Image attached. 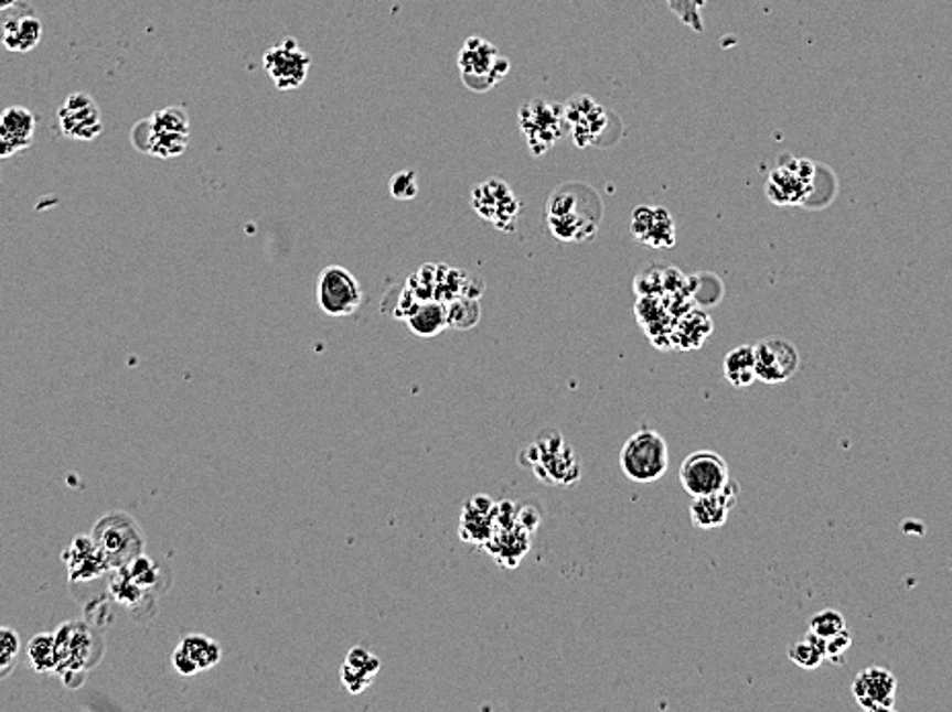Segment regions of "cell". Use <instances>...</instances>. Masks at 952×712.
<instances>
[{
	"instance_id": "cell-15",
	"label": "cell",
	"mask_w": 952,
	"mask_h": 712,
	"mask_svg": "<svg viewBox=\"0 0 952 712\" xmlns=\"http://www.w3.org/2000/svg\"><path fill=\"white\" fill-rule=\"evenodd\" d=\"M756 376L763 385L789 382L801 368L799 349L787 339H763L753 345Z\"/></svg>"
},
{
	"instance_id": "cell-9",
	"label": "cell",
	"mask_w": 952,
	"mask_h": 712,
	"mask_svg": "<svg viewBox=\"0 0 952 712\" xmlns=\"http://www.w3.org/2000/svg\"><path fill=\"white\" fill-rule=\"evenodd\" d=\"M815 164L801 157L780 159L766 183V195L777 206H801L813 192Z\"/></svg>"
},
{
	"instance_id": "cell-35",
	"label": "cell",
	"mask_w": 952,
	"mask_h": 712,
	"mask_svg": "<svg viewBox=\"0 0 952 712\" xmlns=\"http://www.w3.org/2000/svg\"><path fill=\"white\" fill-rule=\"evenodd\" d=\"M17 655H19V637L15 630L0 626V676L13 668Z\"/></svg>"
},
{
	"instance_id": "cell-14",
	"label": "cell",
	"mask_w": 952,
	"mask_h": 712,
	"mask_svg": "<svg viewBox=\"0 0 952 712\" xmlns=\"http://www.w3.org/2000/svg\"><path fill=\"white\" fill-rule=\"evenodd\" d=\"M44 35V25L33 7L23 0L0 11V45L13 54H28L35 50Z\"/></svg>"
},
{
	"instance_id": "cell-34",
	"label": "cell",
	"mask_w": 952,
	"mask_h": 712,
	"mask_svg": "<svg viewBox=\"0 0 952 712\" xmlns=\"http://www.w3.org/2000/svg\"><path fill=\"white\" fill-rule=\"evenodd\" d=\"M419 193V181L415 171H400L395 177L391 179V195L398 202H409L415 199Z\"/></svg>"
},
{
	"instance_id": "cell-30",
	"label": "cell",
	"mask_w": 952,
	"mask_h": 712,
	"mask_svg": "<svg viewBox=\"0 0 952 712\" xmlns=\"http://www.w3.org/2000/svg\"><path fill=\"white\" fill-rule=\"evenodd\" d=\"M28 655H30L31 668L38 673H47V671H56L58 668V651H56V637L40 633L31 638L28 645Z\"/></svg>"
},
{
	"instance_id": "cell-37",
	"label": "cell",
	"mask_w": 952,
	"mask_h": 712,
	"mask_svg": "<svg viewBox=\"0 0 952 712\" xmlns=\"http://www.w3.org/2000/svg\"><path fill=\"white\" fill-rule=\"evenodd\" d=\"M17 2H21V0H0V11H4V9H9V7H13Z\"/></svg>"
},
{
	"instance_id": "cell-23",
	"label": "cell",
	"mask_w": 952,
	"mask_h": 712,
	"mask_svg": "<svg viewBox=\"0 0 952 712\" xmlns=\"http://www.w3.org/2000/svg\"><path fill=\"white\" fill-rule=\"evenodd\" d=\"M35 134V118L25 107H7L0 114V159L30 149Z\"/></svg>"
},
{
	"instance_id": "cell-36",
	"label": "cell",
	"mask_w": 952,
	"mask_h": 712,
	"mask_svg": "<svg viewBox=\"0 0 952 712\" xmlns=\"http://www.w3.org/2000/svg\"><path fill=\"white\" fill-rule=\"evenodd\" d=\"M851 647L852 635L851 630L846 628V630L837 633L834 637L825 638V659L839 664V661H844V655L851 651Z\"/></svg>"
},
{
	"instance_id": "cell-4",
	"label": "cell",
	"mask_w": 952,
	"mask_h": 712,
	"mask_svg": "<svg viewBox=\"0 0 952 712\" xmlns=\"http://www.w3.org/2000/svg\"><path fill=\"white\" fill-rule=\"evenodd\" d=\"M563 107L573 142L579 149H606L620 138L616 132L612 134V128H622L620 119L589 95H573Z\"/></svg>"
},
{
	"instance_id": "cell-21",
	"label": "cell",
	"mask_w": 952,
	"mask_h": 712,
	"mask_svg": "<svg viewBox=\"0 0 952 712\" xmlns=\"http://www.w3.org/2000/svg\"><path fill=\"white\" fill-rule=\"evenodd\" d=\"M221 645L204 635H188L173 654V668L183 678H191L221 664Z\"/></svg>"
},
{
	"instance_id": "cell-29",
	"label": "cell",
	"mask_w": 952,
	"mask_h": 712,
	"mask_svg": "<svg viewBox=\"0 0 952 712\" xmlns=\"http://www.w3.org/2000/svg\"><path fill=\"white\" fill-rule=\"evenodd\" d=\"M789 659L794 666L803 669H817L825 661V638L813 633H806L805 638L792 643L789 647Z\"/></svg>"
},
{
	"instance_id": "cell-27",
	"label": "cell",
	"mask_w": 952,
	"mask_h": 712,
	"mask_svg": "<svg viewBox=\"0 0 952 712\" xmlns=\"http://www.w3.org/2000/svg\"><path fill=\"white\" fill-rule=\"evenodd\" d=\"M64 561H68L73 579L95 578V575H101L109 567L103 559L101 550L97 549L95 540H88V538H78L68 552H64Z\"/></svg>"
},
{
	"instance_id": "cell-22",
	"label": "cell",
	"mask_w": 952,
	"mask_h": 712,
	"mask_svg": "<svg viewBox=\"0 0 952 712\" xmlns=\"http://www.w3.org/2000/svg\"><path fill=\"white\" fill-rule=\"evenodd\" d=\"M495 505L498 504L486 495H477L470 499L469 504L464 505L462 516H460V526H458V535L464 542L484 547L493 538V535L498 532Z\"/></svg>"
},
{
	"instance_id": "cell-25",
	"label": "cell",
	"mask_w": 952,
	"mask_h": 712,
	"mask_svg": "<svg viewBox=\"0 0 952 712\" xmlns=\"http://www.w3.org/2000/svg\"><path fill=\"white\" fill-rule=\"evenodd\" d=\"M501 567H517L530 550V532L522 526L499 528L493 538L484 544Z\"/></svg>"
},
{
	"instance_id": "cell-28",
	"label": "cell",
	"mask_w": 952,
	"mask_h": 712,
	"mask_svg": "<svg viewBox=\"0 0 952 712\" xmlns=\"http://www.w3.org/2000/svg\"><path fill=\"white\" fill-rule=\"evenodd\" d=\"M723 374L732 388H748L758 380L753 345H739L723 362Z\"/></svg>"
},
{
	"instance_id": "cell-33",
	"label": "cell",
	"mask_w": 952,
	"mask_h": 712,
	"mask_svg": "<svg viewBox=\"0 0 952 712\" xmlns=\"http://www.w3.org/2000/svg\"><path fill=\"white\" fill-rule=\"evenodd\" d=\"M846 630V621L837 609H821L809 624V633L817 635L820 638H830Z\"/></svg>"
},
{
	"instance_id": "cell-10",
	"label": "cell",
	"mask_w": 952,
	"mask_h": 712,
	"mask_svg": "<svg viewBox=\"0 0 952 712\" xmlns=\"http://www.w3.org/2000/svg\"><path fill=\"white\" fill-rule=\"evenodd\" d=\"M364 300L362 285L350 269L329 266L317 282V302L321 311L333 319H345L360 311Z\"/></svg>"
},
{
	"instance_id": "cell-12",
	"label": "cell",
	"mask_w": 952,
	"mask_h": 712,
	"mask_svg": "<svg viewBox=\"0 0 952 712\" xmlns=\"http://www.w3.org/2000/svg\"><path fill=\"white\" fill-rule=\"evenodd\" d=\"M729 481V464L715 450H698L680 466V483L689 497L720 490Z\"/></svg>"
},
{
	"instance_id": "cell-8",
	"label": "cell",
	"mask_w": 952,
	"mask_h": 712,
	"mask_svg": "<svg viewBox=\"0 0 952 712\" xmlns=\"http://www.w3.org/2000/svg\"><path fill=\"white\" fill-rule=\"evenodd\" d=\"M470 204L484 223L498 226L503 233L515 230V224L524 208L512 185L498 177L486 179L474 185L470 193Z\"/></svg>"
},
{
	"instance_id": "cell-19",
	"label": "cell",
	"mask_w": 952,
	"mask_h": 712,
	"mask_svg": "<svg viewBox=\"0 0 952 712\" xmlns=\"http://www.w3.org/2000/svg\"><path fill=\"white\" fill-rule=\"evenodd\" d=\"M630 233L639 242L653 249H672L675 224L672 214L661 206H639L630 216Z\"/></svg>"
},
{
	"instance_id": "cell-6",
	"label": "cell",
	"mask_w": 952,
	"mask_h": 712,
	"mask_svg": "<svg viewBox=\"0 0 952 712\" xmlns=\"http://www.w3.org/2000/svg\"><path fill=\"white\" fill-rule=\"evenodd\" d=\"M517 123H520V132L526 140L527 150L536 159L555 149L560 138L569 132L565 107L543 97L522 105L517 114Z\"/></svg>"
},
{
	"instance_id": "cell-11",
	"label": "cell",
	"mask_w": 952,
	"mask_h": 712,
	"mask_svg": "<svg viewBox=\"0 0 952 712\" xmlns=\"http://www.w3.org/2000/svg\"><path fill=\"white\" fill-rule=\"evenodd\" d=\"M138 526L124 514H111L95 526V544L101 550L103 559L109 567H124L132 563L142 552V538Z\"/></svg>"
},
{
	"instance_id": "cell-13",
	"label": "cell",
	"mask_w": 952,
	"mask_h": 712,
	"mask_svg": "<svg viewBox=\"0 0 952 712\" xmlns=\"http://www.w3.org/2000/svg\"><path fill=\"white\" fill-rule=\"evenodd\" d=\"M264 64L276 89L296 90L307 83L312 60L293 37H286L265 52Z\"/></svg>"
},
{
	"instance_id": "cell-3",
	"label": "cell",
	"mask_w": 952,
	"mask_h": 712,
	"mask_svg": "<svg viewBox=\"0 0 952 712\" xmlns=\"http://www.w3.org/2000/svg\"><path fill=\"white\" fill-rule=\"evenodd\" d=\"M524 468H532L544 485H575L581 478V461L557 431L543 435L522 452Z\"/></svg>"
},
{
	"instance_id": "cell-24",
	"label": "cell",
	"mask_w": 952,
	"mask_h": 712,
	"mask_svg": "<svg viewBox=\"0 0 952 712\" xmlns=\"http://www.w3.org/2000/svg\"><path fill=\"white\" fill-rule=\"evenodd\" d=\"M381 671V659L364 647H353L341 666V683L350 694H362Z\"/></svg>"
},
{
	"instance_id": "cell-20",
	"label": "cell",
	"mask_w": 952,
	"mask_h": 712,
	"mask_svg": "<svg viewBox=\"0 0 952 712\" xmlns=\"http://www.w3.org/2000/svg\"><path fill=\"white\" fill-rule=\"evenodd\" d=\"M739 493H741L739 485L731 478L720 490L692 497V505H689L692 526H696L698 530L723 528L729 520L732 507L739 501Z\"/></svg>"
},
{
	"instance_id": "cell-7",
	"label": "cell",
	"mask_w": 952,
	"mask_h": 712,
	"mask_svg": "<svg viewBox=\"0 0 952 712\" xmlns=\"http://www.w3.org/2000/svg\"><path fill=\"white\" fill-rule=\"evenodd\" d=\"M620 468L634 483H657L670 468V447L665 438L653 430L632 433L620 450Z\"/></svg>"
},
{
	"instance_id": "cell-26",
	"label": "cell",
	"mask_w": 952,
	"mask_h": 712,
	"mask_svg": "<svg viewBox=\"0 0 952 712\" xmlns=\"http://www.w3.org/2000/svg\"><path fill=\"white\" fill-rule=\"evenodd\" d=\"M403 321H407L417 337H436L448 328L446 304L440 300H419Z\"/></svg>"
},
{
	"instance_id": "cell-17",
	"label": "cell",
	"mask_w": 952,
	"mask_h": 712,
	"mask_svg": "<svg viewBox=\"0 0 952 712\" xmlns=\"http://www.w3.org/2000/svg\"><path fill=\"white\" fill-rule=\"evenodd\" d=\"M852 694L865 711L891 712L897 697V678L894 671L883 666H870L854 678Z\"/></svg>"
},
{
	"instance_id": "cell-2",
	"label": "cell",
	"mask_w": 952,
	"mask_h": 712,
	"mask_svg": "<svg viewBox=\"0 0 952 712\" xmlns=\"http://www.w3.org/2000/svg\"><path fill=\"white\" fill-rule=\"evenodd\" d=\"M190 116L183 107H164L133 126L132 144L159 159L183 154L190 144Z\"/></svg>"
},
{
	"instance_id": "cell-16",
	"label": "cell",
	"mask_w": 952,
	"mask_h": 712,
	"mask_svg": "<svg viewBox=\"0 0 952 712\" xmlns=\"http://www.w3.org/2000/svg\"><path fill=\"white\" fill-rule=\"evenodd\" d=\"M58 126L66 138L90 142L103 134L101 109L87 93H73L60 107Z\"/></svg>"
},
{
	"instance_id": "cell-32",
	"label": "cell",
	"mask_w": 952,
	"mask_h": 712,
	"mask_svg": "<svg viewBox=\"0 0 952 712\" xmlns=\"http://www.w3.org/2000/svg\"><path fill=\"white\" fill-rule=\"evenodd\" d=\"M670 11L674 13L686 28L703 33V9L708 0H665Z\"/></svg>"
},
{
	"instance_id": "cell-31",
	"label": "cell",
	"mask_w": 952,
	"mask_h": 712,
	"mask_svg": "<svg viewBox=\"0 0 952 712\" xmlns=\"http://www.w3.org/2000/svg\"><path fill=\"white\" fill-rule=\"evenodd\" d=\"M448 327L470 328L479 323L481 306L477 298L460 296L446 302Z\"/></svg>"
},
{
	"instance_id": "cell-5",
	"label": "cell",
	"mask_w": 952,
	"mask_h": 712,
	"mask_svg": "<svg viewBox=\"0 0 952 712\" xmlns=\"http://www.w3.org/2000/svg\"><path fill=\"white\" fill-rule=\"evenodd\" d=\"M458 71L467 89L489 93L510 75L512 62L484 37H469L458 52Z\"/></svg>"
},
{
	"instance_id": "cell-18",
	"label": "cell",
	"mask_w": 952,
	"mask_h": 712,
	"mask_svg": "<svg viewBox=\"0 0 952 712\" xmlns=\"http://www.w3.org/2000/svg\"><path fill=\"white\" fill-rule=\"evenodd\" d=\"M56 637V651H58V668L62 678H71L73 673H83L90 666L93 655V637L88 626L83 623L62 624Z\"/></svg>"
},
{
	"instance_id": "cell-1",
	"label": "cell",
	"mask_w": 952,
	"mask_h": 712,
	"mask_svg": "<svg viewBox=\"0 0 952 712\" xmlns=\"http://www.w3.org/2000/svg\"><path fill=\"white\" fill-rule=\"evenodd\" d=\"M603 204L586 183H563L550 193L546 204L548 230L565 242H586L598 235Z\"/></svg>"
}]
</instances>
